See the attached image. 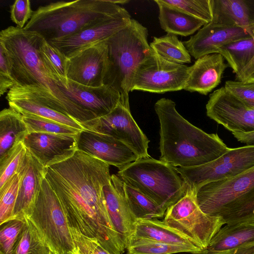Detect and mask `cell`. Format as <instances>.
Instances as JSON below:
<instances>
[{
    "instance_id": "cell-1",
    "label": "cell",
    "mask_w": 254,
    "mask_h": 254,
    "mask_svg": "<svg viewBox=\"0 0 254 254\" xmlns=\"http://www.w3.org/2000/svg\"><path fill=\"white\" fill-rule=\"evenodd\" d=\"M110 165L77 150L69 158L45 168V178L56 194L70 229L98 242L111 254L126 248L109 216L103 187Z\"/></svg>"
},
{
    "instance_id": "cell-2",
    "label": "cell",
    "mask_w": 254,
    "mask_h": 254,
    "mask_svg": "<svg viewBox=\"0 0 254 254\" xmlns=\"http://www.w3.org/2000/svg\"><path fill=\"white\" fill-rule=\"evenodd\" d=\"M42 38L36 32L17 26H9L1 31L0 46L6 54L16 89L81 125L97 118L60 89L62 86L39 56L38 48Z\"/></svg>"
},
{
    "instance_id": "cell-3",
    "label": "cell",
    "mask_w": 254,
    "mask_h": 254,
    "mask_svg": "<svg viewBox=\"0 0 254 254\" xmlns=\"http://www.w3.org/2000/svg\"><path fill=\"white\" fill-rule=\"evenodd\" d=\"M154 110L160 124V160L174 167L197 166L215 160L229 148L217 134L206 133L183 118L172 100L160 99Z\"/></svg>"
},
{
    "instance_id": "cell-4",
    "label": "cell",
    "mask_w": 254,
    "mask_h": 254,
    "mask_svg": "<svg viewBox=\"0 0 254 254\" xmlns=\"http://www.w3.org/2000/svg\"><path fill=\"white\" fill-rule=\"evenodd\" d=\"M127 10L112 0L60 1L40 6L23 28L47 41L76 33Z\"/></svg>"
},
{
    "instance_id": "cell-5",
    "label": "cell",
    "mask_w": 254,
    "mask_h": 254,
    "mask_svg": "<svg viewBox=\"0 0 254 254\" xmlns=\"http://www.w3.org/2000/svg\"><path fill=\"white\" fill-rule=\"evenodd\" d=\"M147 37L146 28L131 18L127 26L106 41L108 60L104 84L118 91L121 102L127 105L136 71L152 51Z\"/></svg>"
},
{
    "instance_id": "cell-6",
    "label": "cell",
    "mask_w": 254,
    "mask_h": 254,
    "mask_svg": "<svg viewBox=\"0 0 254 254\" xmlns=\"http://www.w3.org/2000/svg\"><path fill=\"white\" fill-rule=\"evenodd\" d=\"M196 192L202 211L225 224L254 223V166L231 179L205 184Z\"/></svg>"
},
{
    "instance_id": "cell-7",
    "label": "cell",
    "mask_w": 254,
    "mask_h": 254,
    "mask_svg": "<svg viewBox=\"0 0 254 254\" xmlns=\"http://www.w3.org/2000/svg\"><path fill=\"white\" fill-rule=\"evenodd\" d=\"M119 170L117 175L122 180L165 211L186 193L187 186L175 167L160 160L140 158Z\"/></svg>"
},
{
    "instance_id": "cell-8",
    "label": "cell",
    "mask_w": 254,
    "mask_h": 254,
    "mask_svg": "<svg viewBox=\"0 0 254 254\" xmlns=\"http://www.w3.org/2000/svg\"><path fill=\"white\" fill-rule=\"evenodd\" d=\"M25 217L37 228L53 254H76L63 207L45 178L39 193Z\"/></svg>"
},
{
    "instance_id": "cell-9",
    "label": "cell",
    "mask_w": 254,
    "mask_h": 254,
    "mask_svg": "<svg viewBox=\"0 0 254 254\" xmlns=\"http://www.w3.org/2000/svg\"><path fill=\"white\" fill-rule=\"evenodd\" d=\"M196 193L195 190L187 187L185 195L167 209L163 221L190 238L203 251L225 223L219 217L203 212Z\"/></svg>"
},
{
    "instance_id": "cell-10",
    "label": "cell",
    "mask_w": 254,
    "mask_h": 254,
    "mask_svg": "<svg viewBox=\"0 0 254 254\" xmlns=\"http://www.w3.org/2000/svg\"><path fill=\"white\" fill-rule=\"evenodd\" d=\"M254 166V145L229 148L207 163L191 167H175L186 185L195 191L214 182L231 179Z\"/></svg>"
},
{
    "instance_id": "cell-11",
    "label": "cell",
    "mask_w": 254,
    "mask_h": 254,
    "mask_svg": "<svg viewBox=\"0 0 254 254\" xmlns=\"http://www.w3.org/2000/svg\"><path fill=\"white\" fill-rule=\"evenodd\" d=\"M189 70L190 66L167 61L152 50L137 68L131 91L163 93L184 89Z\"/></svg>"
},
{
    "instance_id": "cell-12",
    "label": "cell",
    "mask_w": 254,
    "mask_h": 254,
    "mask_svg": "<svg viewBox=\"0 0 254 254\" xmlns=\"http://www.w3.org/2000/svg\"><path fill=\"white\" fill-rule=\"evenodd\" d=\"M85 130L112 136L129 147L138 159L148 158L149 140L130 112L129 105L120 102L108 114L81 125Z\"/></svg>"
},
{
    "instance_id": "cell-13",
    "label": "cell",
    "mask_w": 254,
    "mask_h": 254,
    "mask_svg": "<svg viewBox=\"0 0 254 254\" xmlns=\"http://www.w3.org/2000/svg\"><path fill=\"white\" fill-rule=\"evenodd\" d=\"M206 115L233 133L254 131V107L235 97L224 87L209 95Z\"/></svg>"
},
{
    "instance_id": "cell-14",
    "label": "cell",
    "mask_w": 254,
    "mask_h": 254,
    "mask_svg": "<svg viewBox=\"0 0 254 254\" xmlns=\"http://www.w3.org/2000/svg\"><path fill=\"white\" fill-rule=\"evenodd\" d=\"M131 20L130 15L127 10L73 34L48 42L70 58L87 48L106 41L127 26Z\"/></svg>"
},
{
    "instance_id": "cell-15",
    "label": "cell",
    "mask_w": 254,
    "mask_h": 254,
    "mask_svg": "<svg viewBox=\"0 0 254 254\" xmlns=\"http://www.w3.org/2000/svg\"><path fill=\"white\" fill-rule=\"evenodd\" d=\"M77 148L119 169L138 159L135 153L122 141L88 130H82L78 134Z\"/></svg>"
},
{
    "instance_id": "cell-16",
    "label": "cell",
    "mask_w": 254,
    "mask_h": 254,
    "mask_svg": "<svg viewBox=\"0 0 254 254\" xmlns=\"http://www.w3.org/2000/svg\"><path fill=\"white\" fill-rule=\"evenodd\" d=\"M67 78L91 87L104 84L108 60L106 41L87 48L68 58Z\"/></svg>"
},
{
    "instance_id": "cell-17",
    "label": "cell",
    "mask_w": 254,
    "mask_h": 254,
    "mask_svg": "<svg viewBox=\"0 0 254 254\" xmlns=\"http://www.w3.org/2000/svg\"><path fill=\"white\" fill-rule=\"evenodd\" d=\"M77 135L31 132L25 137L23 143L28 151L47 168L74 154L77 150Z\"/></svg>"
},
{
    "instance_id": "cell-18",
    "label": "cell",
    "mask_w": 254,
    "mask_h": 254,
    "mask_svg": "<svg viewBox=\"0 0 254 254\" xmlns=\"http://www.w3.org/2000/svg\"><path fill=\"white\" fill-rule=\"evenodd\" d=\"M252 36H254L252 31L242 27L221 26L209 22L183 43L190 55L197 60L218 53L221 47L229 43Z\"/></svg>"
},
{
    "instance_id": "cell-19",
    "label": "cell",
    "mask_w": 254,
    "mask_h": 254,
    "mask_svg": "<svg viewBox=\"0 0 254 254\" xmlns=\"http://www.w3.org/2000/svg\"><path fill=\"white\" fill-rule=\"evenodd\" d=\"M60 89L71 101L93 113L97 118L110 113L121 102L119 92L105 84L91 87L68 79L67 87L60 86Z\"/></svg>"
},
{
    "instance_id": "cell-20",
    "label": "cell",
    "mask_w": 254,
    "mask_h": 254,
    "mask_svg": "<svg viewBox=\"0 0 254 254\" xmlns=\"http://www.w3.org/2000/svg\"><path fill=\"white\" fill-rule=\"evenodd\" d=\"M17 174L19 189L11 219L25 218L41 189L45 168L27 149Z\"/></svg>"
},
{
    "instance_id": "cell-21",
    "label": "cell",
    "mask_w": 254,
    "mask_h": 254,
    "mask_svg": "<svg viewBox=\"0 0 254 254\" xmlns=\"http://www.w3.org/2000/svg\"><path fill=\"white\" fill-rule=\"evenodd\" d=\"M228 65L220 54L203 56L190 66L189 76L184 90L207 95L218 86Z\"/></svg>"
},
{
    "instance_id": "cell-22",
    "label": "cell",
    "mask_w": 254,
    "mask_h": 254,
    "mask_svg": "<svg viewBox=\"0 0 254 254\" xmlns=\"http://www.w3.org/2000/svg\"><path fill=\"white\" fill-rule=\"evenodd\" d=\"M212 24L240 27L253 32L254 0H210Z\"/></svg>"
},
{
    "instance_id": "cell-23",
    "label": "cell",
    "mask_w": 254,
    "mask_h": 254,
    "mask_svg": "<svg viewBox=\"0 0 254 254\" xmlns=\"http://www.w3.org/2000/svg\"><path fill=\"white\" fill-rule=\"evenodd\" d=\"M254 245V223L225 224L201 254H220Z\"/></svg>"
},
{
    "instance_id": "cell-24",
    "label": "cell",
    "mask_w": 254,
    "mask_h": 254,
    "mask_svg": "<svg viewBox=\"0 0 254 254\" xmlns=\"http://www.w3.org/2000/svg\"><path fill=\"white\" fill-rule=\"evenodd\" d=\"M103 191L110 220L127 249L128 242L134 232L136 218L114 188L111 180L104 186Z\"/></svg>"
},
{
    "instance_id": "cell-25",
    "label": "cell",
    "mask_w": 254,
    "mask_h": 254,
    "mask_svg": "<svg viewBox=\"0 0 254 254\" xmlns=\"http://www.w3.org/2000/svg\"><path fill=\"white\" fill-rule=\"evenodd\" d=\"M132 236L190 248L196 254L202 251L190 238L157 219H136Z\"/></svg>"
},
{
    "instance_id": "cell-26",
    "label": "cell",
    "mask_w": 254,
    "mask_h": 254,
    "mask_svg": "<svg viewBox=\"0 0 254 254\" xmlns=\"http://www.w3.org/2000/svg\"><path fill=\"white\" fill-rule=\"evenodd\" d=\"M6 99L9 107L21 115H33L80 130H85L80 124L73 119L49 107L13 87L7 93Z\"/></svg>"
},
{
    "instance_id": "cell-27",
    "label": "cell",
    "mask_w": 254,
    "mask_h": 254,
    "mask_svg": "<svg viewBox=\"0 0 254 254\" xmlns=\"http://www.w3.org/2000/svg\"><path fill=\"white\" fill-rule=\"evenodd\" d=\"M111 180L136 219H158L164 216L166 211L160 206L117 175H112Z\"/></svg>"
},
{
    "instance_id": "cell-28",
    "label": "cell",
    "mask_w": 254,
    "mask_h": 254,
    "mask_svg": "<svg viewBox=\"0 0 254 254\" xmlns=\"http://www.w3.org/2000/svg\"><path fill=\"white\" fill-rule=\"evenodd\" d=\"M154 1L159 7L160 26L167 33L188 36L207 24L178 7L166 3L164 0H155Z\"/></svg>"
},
{
    "instance_id": "cell-29",
    "label": "cell",
    "mask_w": 254,
    "mask_h": 254,
    "mask_svg": "<svg viewBox=\"0 0 254 254\" xmlns=\"http://www.w3.org/2000/svg\"><path fill=\"white\" fill-rule=\"evenodd\" d=\"M28 133L21 114L9 107L0 112V158L23 141Z\"/></svg>"
},
{
    "instance_id": "cell-30",
    "label": "cell",
    "mask_w": 254,
    "mask_h": 254,
    "mask_svg": "<svg viewBox=\"0 0 254 254\" xmlns=\"http://www.w3.org/2000/svg\"><path fill=\"white\" fill-rule=\"evenodd\" d=\"M235 74L240 72L254 57V36L232 42L218 50Z\"/></svg>"
},
{
    "instance_id": "cell-31",
    "label": "cell",
    "mask_w": 254,
    "mask_h": 254,
    "mask_svg": "<svg viewBox=\"0 0 254 254\" xmlns=\"http://www.w3.org/2000/svg\"><path fill=\"white\" fill-rule=\"evenodd\" d=\"M38 50L42 61L56 80L66 88L68 80L67 73L69 59L43 37Z\"/></svg>"
},
{
    "instance_id": "cell-32",
    "label": "cell",
    "mask_w": 254,
    "mask_h": 254,
    "mask_svg": "<svg viewBox=\"0 0 254 254\" xmlns=\"http://www.w3.org/2000/svg\"><path fill=\"white\" fill-rule=\"evenodd\" d=\"M151 49L159 57L169 62L182 64L190 63V54L176 35L167 33L155 37L150 44Z\"/></svg>"
},
{
    "instance_id": "cell-33",
    "label": "cell",
    "mask_w": 254,
    "mask_h": 254,
    "mask_svg": "<svg viewBox=\"0 0 254 254\" xmlns=\"http://www.w3.org/2000/svg\"><path fill=\"white\" fill-rule=\"evenodd\" d=\"M127 249L129 254H173L184 252L196 254L190 248L134 236L130 237Z\"/></svg>"
},
{
    "instance_id": "cell-34",
    "label": "cell",
    "mask_w": 254,
    "mask_h": 254,
    "mask_svg": "<svg viewBox=\"0 0 254 254\" xmlns=\"http://www.w3.org/2000/svg\"><path fill=\"white\" fill-rule=\"evenodd\" d=\"M25 218V227L11 254H53L32 222Z\"/></svg>"
},
{
    "instance_id": "cell-35",
    "label": "cell",
    "mask_w": 254,
    "mask_h": 254,
    "mask_svg": "<svg viewBox=\"0 0 254 254\" xmlns=\"http://www.w3.org/2000/svg\"><path fill=\"white\" fill-rule=\"evenodd\" d=\"M22 115L28 133L41 132L76 136L82 131L37 116L27 114Z\"/></svg>"
},
{
    "instance_id": "cell-36",
    "label": "cell",
    "mask_w": 254,
    "mask_h": 254,
    "mask_svg": "<svg viewBox=\"0 0 254 254\" xmlns=\"http://www.w3.org/2000/svg\"><path fill=\"white\" fill-rule=\"evenodd\" d=\"M27 149L21 142L6 155L0 158V189L14 175L25 158Z\"/></svg>"
},
{
    "instance_id": "cell-37",
    "label": "cell",
    "mask_w": 254,
    "mask_h": 254,
    "mask_svg": "<svg viewBox=\"0 0 254 254\" xmlns=\"http://www.w3.org/2000/svg\"><path fill=\"white\" fill-rule=\"evenodd\" d=\"M19 184L18 174L0 189V225L11 219L17 197Z\"/></svg>"
},
{
    "instance_id": "cell-38",
    "label": "cell",
    "mask_w": 254,
    "mask_h": 254,
    "mask_svg": "<svg viewBox=\"0 0 254 254\" xmlns=\"http://www.w3.org/2000/svg\"><path fill=\"white\" fill-rule=\"evenodd\" d=\"M25 224L26 218L13 219L0 225V254H11Z\"/></svg>"
},
{
    "instance_id": "cell-39",
    "label": "cell",
    "mask_w": 254,
    "mask_h": 254,
    "mask_svg": "<svg viewBox=\"0 0 254 254\" xmlns=\"http://www.w3.org/2000/svg\"><path fill=\"white\" fill-rule=\"evenodd\" d=\"M170 5L207 22L212 19L210 0H164Z\"/></svg>"
},
{
    "instance_id": "cell-40",
    "label": "cell",
    "mask_w": 254,
    "mask_h": 254,
    "mask_svg": "<svg viewBox=\"0 0 254 254\" xmlns=\"http://www.w3.org/2000/svg\"><path fill=\"white\" fill-rule=\"evenodd\" d=\"M70 229L77 254H111L98 242L84 236L73 229Z\"/></svg>"
},
{
    "instance_id": "cell-41",
    "label": "cell",
    "mask_w": 254,
    "mask_h": 254,
    "mask_svg": "<svg viewBox=\"0 0 254 254\" xmlns=\"http://www.w3.org/2000/svg\"><path fill=\"white\" fill-rule=\"evenodd\" d=\"M224 87L240 100L254 107V82L228 80Z\"/></svg>"
},
{
    "instance_id": "cell-42",
    "label": "cell",
    "mask_w": 254,
    "mask_h": 254,
    "mask_svg": "<svg viewBox=\"0 0 254 254\" xmlns=\"http://www.w3.org/2000/svg\"><path fill=\"white\" fill-rule=\"evenodd\" d=\"M10 18L17 27L23 29L30 19L33 11L29 0H16L10 6Z\"/></svg>"
},
{
    "instance_id": "cell-43",
    "label": "cell",
    "mask_w": 254,
    "mask_h": 254,
    "mask_svg": "<svg viewBox=\"0 0 254 254\" xmlns=\"http://www.w3.org/2000/svg\"><path fill=\"white\" fill-rule=\"evenodd\" d=\"M16 83L10 75L7 57L3 48L0 46V94L12 88Z\"/></svg>"
},
{
    "instance_id": "cell-44",
    "label": "cell",
    "mask_w": 254,
    "mask_h": 254,
    "mask_svg": "<svg viewBox=\"0 0 254 254\" xmlns=\"http://www.w3.org/2000/svg\"><path fill=\"white\" fill-rule=\"evenodd\" d=\"M235 79L243 82H254V57L240 72L236 74Z\"/></svg>"
},
{
    "instance_id": "cell-45",
    "label": "cell",
    "mask_w": 254,
    "mask_h": 254,
    "mask_svg": "<svg viewBox=\"0 0 254 254\" xmlns=\"http://www.w3.org/2000/svg\"><path fill=\"white\" fill-rule=\"evenodd\" d=\"M237 140L246 145H254V131L245 133H233Z\"/></svg>"
},
{
    "instance_id": "cell-46",
    "label": "cell",
    "mask_w": 254,
    "mask_h": 254,
    "mask_svg": "<svg viewBox=\"0 0 254 254\" xmlns=\"http://www.w3.org/2000/svg\"><path fill=\"white\" fill-rule=\"evenodd\" d=\"M220 254H254V245L242 247L231 251Z\"/></svg>"
},
{
    "instance_id": "cell-47",
    "label": "cell",
    "mask_w": 254,
    "mask_h": 254,
    "mask_svg": "<svg viewBox=\"0 0 254 254\" xmlns=\"http://www.w3.org/2000/svg\"><path fill=\"white\" fill-rule=\"evenodd\" d=\"M253 33H254V28L253 29Z\"/></svg>"
},
{
    "instance_id": "cell-48",
    "label": "cell",
    "mask_w": 254,
    "mask_h": 254,
    "mask_svg": "<svg viewBox=\"0 0 254 254\" xmlns=\"http://www.w3.org/2000/svg\"></svg>"
},
{
    "instance_id": "cell-49",
    "label": "cell",
    "mask_w": 254,
    "mask_h": 254,
    "mask_svg": "<svg viewBox=\"0 0 254 254\" xmlns=\"http://www.w3.org/2000/svg\"><path fill=\"white\" fill-rule=\"evenodd\" d=\"M76 254H77L76 253Z\"/></svg>"
}]
</instances>
